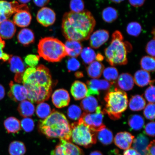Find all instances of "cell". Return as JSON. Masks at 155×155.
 <instances>
[{
	"mask_svg": "<svg viewBox=\"0 0 155 155\" xmlns=\"http://www.w3.org/2000/svg\"><path fill=\"white\" fill-rule=\"evenodd\" d=\"M22 82L28 91L27 98L39 104L49 98L52 92V81L49 69L43 65L29 67L23 74Z\"/></svg>",
	"mask_w": 155,
	"mask_h": 155,
	"instance_id": "6da1fadb",
	"label": "cell"
},
{
	"mask_svg": "<svg viewBox=\"0 0 155 155\" xmlns=\"http://www.w3.org/2000/svg\"><path fill=\"white\" fill-rule=\"evenodd\" d=\"M95 19L90 12L65 13L63 15L61 29L67 40L81 41L88 40L95 26Z\"/></svg>",
	"mask_w": 155,
	"mask_h": 155,
	"instance_id": "7a4b0ae2",
	"label": "cell"
},
{
	"mask_svg": "<svg viewBox=\"0 0 155 155\" xmlns=\"http://www.w3.org/2000/svg\"><path fill=\"white\" fill-rule=\"evenodd\" d=\"M39 130L49 139L58 138L71 142V125L62 113L53 110L46 119L39 122Z\"/></svg>",
	"mask_w": 155,
	"mask_h": 155,
	"instance_id": "3957f363",
	"label": "cell"
},
{
	"mask_svg": "<svg viewBox=\"0 0 155 155\" xmlns=\"http://www.w3.org/2000/svg\"><path fill=\"white\" fill-rule=\"evenodd\" d=\"M123 40L121 33L115 31L112 35L109 45L104 50L106 61L111 66L125 65L127 63V53L131 50V46Z\"/></svg>",
	"mask_w": 155,
	"mask_h": 155,
	"instance_id": "277c9868",
	"label": "cell"
},
{
	"mask_svg": "<svg viewBox=\"0 0 155 155\" xmlns=\"http://www.w3.org/2000/svg\"><path fill=\"white\" fill-rule=\"evenodd\" d=\"M104 100L106 106L102 111L104 113L107 114L114 120L120 119L127 107L128 100L127 93L117 88H111Z\"/></svg>",
	"mask_w": 155,
	"mask_h": 155,
	"instance_id": "5b68a950",
	"label": "cell"
},
{
	"mask_svg": "<svg viewBox=\"0 0 155 155\" xmlns=\"http://www.w3.org/2000/svg\"><path fill=\"white\" fill-rule=\"evenodd\" d=\"M40 57L50 62H58L67 56L65 45L58 39L46 37L40 40L38 45Z\"/></svg>",
	"mask_w": 155,
	"mask_h": 155,
	"instance_id": "8992f818",
	"label": "cell"
},
{
	"mask_svg": "<svg viewBox=\"0 0 155 155\" xmlns=\"http://www.w3.org/2000/svg\"><path fill=\"white\" fill-rule=\"evenodd\" d=\"M71 141L77 145L90 148L97 142V132L91 129L79 119L71 124Z\"/></svg>",
	"mask_w": 155,
	"mask_h": 155,
	"instance_id": "52a82bcc",
	"label": "cell"
},
{
	"mask_svg": "<svg viewBox=\"0 0 155 155\" xmlns=\"http://www.w3.org/2000/svg\"><path fill=\"white\" fill-rule=\"evenodd\" d=\"M104 114L102 111L101 107L98 106L96 110L95 113L90 114L84 112L82 114L80 119L91 129L97 132L106 127L103 123Z\"/></svg>",
	"mask_w": 155,
	"mask_h": 155,
	"instance_id": "ba28073f",
	"label": "cell"
},
{
	"mask_svg": "<svg viewBox=\"0 0 155 155\" xmlns=\"http://www.w3.org/2000/svg\"><path fill=\"white\" fill-rule=\"evenodd\" d=\"M22 10H29L26 4L19 5L16 1L9 2L0 0V24L7 20L13 14Z\"/></svg>",
	"mask_w": 155,
	"mask_h": 155,
	"instance_id": "9c48e42d",
	"label": "cell"
},
{
	"mask_svg": "<svg viewBox=\"0 0 155 155\" xmlns=\"http://www.w3.org/2000/svg\"><path fill=\"white\" fill-rule=\"evenodd\" d=\"M51 155H84L83 150L71 141L60 140Z\"/></svg>",
	"mask_w": 155,
	"mask_h": 155,
	"instance_id": "30bf717a",
	"label": "cell"
},
{
	"mask_svg": "<svg viewBox=\"0 0 155 155\" xmlns=\"http://www.w3.org/2000/svg\"><path fill=\"white\" fill-rule=\"evenodd\" d=\"M88 93L87 97L93 95H99L100 91L109 90L111 88L112 85L108 81L105 80H98L94 79L87 82Z\"/></svg>",
	"mask_w": 155,
	"mask_h": 155,
	"instance_id": "8fae6325",
	"label": "cell"
},
{
	"mask_svg": "<svg viewBox=\"0 0 155 155\" xmlns=\"http://www.w3.org/2000/svg\"><path fill=\"white\" fill-rule=\"evenodd\" d=\"M36 19L38 22L42 26L47 27L51 26L55 23L56 14L53 9L44 7L38 11Z\"/></svg>",
	"mask_w": 155,
	"mask_h": 155,
	"instance_id": "7c38bea8",
	"label": "cell"
},
{
	"mask_svg": "<svg viewBox=\"0 0 155 155\" xmlns=\"http://www.w3.org/2000/svg\"><path fill=\"white\" fill-rule=\"evenodd\" d=\"M10 90L8 93L9 97L15 102L22 101L28 97V92L26 87L13 81L9 83Z\"/></svg>",
	"mask_w": 155,
	"mask_h": 155,
	"instance_id": "4fadbf2b",
	"label": "cell"
},
{
	"mask_svg": "<svg viewBox=\"0 0 155 155\" xmlns=\"http://www.w3.org/2000/svg\"><path fill=\"white\" fill-rule=\"evenodd\" d=\"M70 100V96L68 92L64 89H58L52 94V102L54 105L57 108H62L68 106Z\"/></svg>",
	"mask_w": 155,
	"mask_h": 155,
	"instance_id": "5bb4252c",
	"label": "cell"
},
{
	"mask_svg": "<svg viewBox=\"0 0 155 155\" xmlns=\"http://www.w3.org/2000/svg\"><path fill=\"white\" fill-rule=\"evenodd\" d=\"M90 38L91 47L97 49L107 41L109 38V33L107 30H98L91 35Z\"/></svg>",
	"mask_w": 155,
	"mask_h": 155,
	"instance_id": "9a60e30c",
	"label": "cell"
},
{
	"mask_svg": "<svg viewBox=\"0 0 155 155\" xmlns=\"http://www.w3.org/2000/svg\"><path fill=\"white\" fill-rule=\"evenodd\" d=\"M134 137L127 132H121L116 134L114 138L115 144L120 149L127 150L130 148L134 140Z\"/></svg>",
	"mask_w": 155,
	"mask_h": 155,
	"instance_id": "2e32d148",
	"label": "cell"
},
{
	"mask_svg": "<svg viewBox=\"0 0 155 155\" xmlns=\"http://www.w3.org/2000/svg\"><path fill=\"white\" fill-rule=\"evenodd\" d=\"M29 11L22 10L15 13L13 17V22L14 24L20 28L28 26L31 24L32 18Z\"/></svg>",
	"mask_w": 155,
	"mask_h": 155,
	"instance_id": "e0dca14e",
	"label": "cell"
},
{
	"mask_svg": "<svg viewBox=\"0 0 155 155\" xmlns=\"http://www.w3.org/2000/svg\"><path fill=\"white\" fill-rule=\"evenodd\" d=\"M16 31L15 25L12 21L7 19L0 24V36L2 39L12 38Z\"/></svg>",
	"mask_w": 155,
	"mask_h": 155,
	"instance_id": "ac0fdd59",
	"label": "cell"
},
{
	"mask_svg": "<svg viewBox=\"0 0 155 155\" xmlns=\"http://www.w3.org/2000/svg\"><path fill=\"white\" fill-rule=\"evenodd\" d=\"M71 92L75 100H80L87 97L88 88L84 83L76 81L71 85Z\"/></svg>",
	"mask_w": 155,
	"mask_h": 155,
	"instance_id": "d6986e66",
	"label": "cell"
},
{
	"mask_svg": "<svg viewBox=\"0 0 155 155\" xmlns=\"http://www.w3.org/2000/svg\"><path fill=\"white\" fill-rule=\"evenodd\" d=\"M134 84L133 77L130 74L123 73L118 77L116 85L120 90L129 91L133 88Z\"/></svg>",
	"mask_w": 155,
	"mask_h": 155,
	"instance_id": "ffe728a7",
	"label": "cell"
},
{
	"mask_svg": "<svg viewBox=\"0 0 155 155\" xmlns=\"http://www.w3.org/2000/svg\"><path fill=\"white\" fill-rule=\"evenodd\" d=\"M67 56L71 58L78 57L83 49L80 42L74 40H67L64 44Z\"/></svg>",
	"mask_w": 155,
	"mask_h": 155,
	"instance_id": "44dd1931",
	"label": "cell"
},
{
	"mask_svg": "<svg viewBox=\"0 0 155 155\" xmlns=\"http://www.w3.org/2000/svg\"><path fill=\"white\" fill-rule=\"evenodd\" d=\"M17 39L19 43L24 46H28L35 41V37L33 31L31 29H22L17 35Z\"/></svg>",
	"mask_w": 155,
	"mask_h": 155,
	"instance_id": "7402d4cb",
	"label": "cell"
},
{
	"mask_svg": "<svg viewBox=\"0 0 155 155\" xmlns=\"http://www.w3.org/2000/svg\"><path fill=\"white\" fill-rule=\"evenodd\" d=\"M133 142V148L141 155H144L149 143V139L144 133H141L137 135Z\"/></svg>",
	"mask_w": 155,
	"mask_h": 155,
	"instance_id": "603a6c76",
	"label": "cell"
},
{
	"mask_svg": "<svg viewBox=\"0 0 155 155\" xmlns=\"http://www.w3.org/2000/svg\"><path fill=\"white\" fill-rule=\"evenodd\" d=\"M104 69V66L101 63L94 61L87 67V73L88 76L91 78L98 79L101 77Z\"/></svg>",
	"mask_w": 155,
	"mask_h": 155,
	"instance_id": "cb8c5ba5",
	"label": "cell"
},
{
	"mask_svg": "<svg viewBox=\"0 0 155 155\" xmlns=\"http://www.w3.org/2000/svg\"><path fill=\"white\" fill-rule=\"evenodd\" d=\"M10 69L15 74L23 75L25 71V66L21 58L17 56H12L8 61Z\"/></svg>",
	"mask_w": 155,
	"mask_h": 155,
	"instance_id": "d4e9b609",
	"label": "cell"
},
{
	"mask_svg": "<svg viewBox=\"0 0 155 155\" xmlns=\"http://www.w3.org/2000/svg\"><path fill=\"white\" fill-rule=\"evenodd\" d=\"M133 78L135 84L141 87L147 86L151 81L150 73L143 70L137 71Z\"/></svg>",
	"mask_w": 155,
	"mask_h": 155,
	"instance_id": "484cf974",
	"label": "cell"
},
{
	"mask_svg": "<svg viewBox=\"0 0 155 155\" xmlns=\"http://www.w3.org/2000/svg\"><path fill=\"white\" fill-rule=\"evenodd\" d=\"M98 101L94 96H87L82 100L81 103V108L85 112L93 113L96 111L98 106Z\"/></svg>",
	"mask_w": 155,
	"mask_h": 155,
	"instance_id": "4316f807",
	"label": "cell"
},
{
	"mask_svg": "<svg viewBox=\"0 0 155 155\" xmlns=\"http://www.w3.org/2000/svg\"><path fill=\"white\" fill-rule=\"evenodd\" d=\"M17 109L21 116L23 117H28L33 115L35 107L30 101L25 100L19 104Z\"/></svg>",
	"mask_w": 155,
	"mask_h": 155,
	"instance_id": "83f0119b",
	"label": "cell"
},
{
	"mask_svg": "<svg viewBox=\"0 0 155 155\" xmlns=\"http://www.w3.org/2000/svg\"><path fill=\"white\" fill-rule=\"evenodd\" d=\"M4 126L8 133H16L21 129L20 121L17 118L10 117L6 119L4 122Z\"/></svg>",
	"mask_w": 155,
	"mask_h": 155,
	"instance_id": "f1b7e54d",
	"label": "cell"
},
{
	"mask_svg": "<svg viewBox=\"0 0 155 155\" xmlns=\"http://www.w3.org/2000/svg\"><path fill=\"white\" fill-rule=\"evenodd\" d=\"M146 104V101L142 96L136 95L132 96L130 100L129 108L133 111H140L144 108Z\"/></svg>",
	"mask_w": 155,
	"mask_h": 155,
	"instance_id": "f546056e",
	"label": "cell"
},
{
	"mask_svg": "<svg viewBox=\"0 0 155 155\" xmlns=\"http://www.w3.org/2000/svg\"><path fill=\"white\" fill-rule=\"evenodd\" d=\"M97 137L99 141L105 145L111 144L114 139L112 132L106 127L97 132Z\"/></svg>",
	"mask_w": 155,
	"mask_h": 155,
	"instance_id": "4dcf8cb0",
	"label": "cell"
},
{
	"mask_svg": "<svg viewBox=\"0 0 155 155\" xmlns=\"http://www.w3.org/2000/svg\"><path fill=\"white\" fill-rule=\"evenodd\" d=\"M128 123L132 130L139 131L144 127L145 121L142 116L136 114L129 116L128 120Z\"/></svg>",
	"mask_w": 155,
	"mask_h": 155,
	"instance_id": "1f68e13d",
	"label": "cell"
},
{
	"mask_svg": "<svg viewBox=\"0 0 155 155\" xmlns=\"http://www.w3.org/2000/svg\"><path fill=\"white\" fill-rule=\"evenodd\" d=\"M10 155H24L26 152V148L24 143L19 141H14L9 145Z\"/></svg>",
	"mask_w": 155,
	"mask_h": 155,
	"instance_id": "d6a6232c",
	"label": "cell"
},
{
	"mask_svg": "<svg viewBox=\"0 0 155 155\" xmlns=\"http://www.w3.org/2000/svg\"><path fill=\"white\" fill-rule=\"evenodd\" d=\"M102 15L103 19L105 22L111 23L117 18L118 11L113 7H107L102 11Z\"/></svg>",
	"mask_w": 155,
	"mask_h": 155,
	"instance_id": "836d02e7",
	"label": "cell"
},
{
	"mask_svg": "<svg viewBox=\"0 0 155 155\" xmlns=\"http://www.w3.org/2000/svg\"><path fill=\"white\" fill-rule=\"evenodd\" d=\"M103 76L106 80L112 85L116 83L119 77V72L116 68L108 67L104 69Z\"/></svg>",
	"mask_w": 155,
	"mask_h": 155,
	"instance_id": "e575fe53",
	"label": "cell"
},
{
	"mask_svg": "<svg viewBox=\"0 0 155 155\" xmlns=\"http://www.w3.org/2000/svg\"><path fill=\"white\" fill-rule=\"evenodd\" d=\"M140 65L143 70L148 72H154L155 61L154 58L148 56H144L141 59Z\"/></svg>",
	"mask_w": 155,
	"mask_h": 155,
	"instance_id": "d590c367",
	"label": "cell"
},
{
	"mask_svg": "<svg viewBox=\"0 0 155 155\" xmlns=\"http://www.w3.org/2000/svg\"><path fill=\"white\" fill-rule=\"evenodd\" d=\"M52 111L49 104L43 102L39 103L36 108L37 115L42 119H45L48 117Z\"/></svg>",
	"mask_w": 155,
	"mask_h": 155,
	"instance_id": "8d00e7d4",
	"label": "cell"
},
{
	"mask_svg": "<svg viewBox=\"0 0 155 155\" xmlns=\"http://www.w3.org/2000/svg\"><path fill=\"white\" fill-rule=\"evenodd\" d=\"M81 57L86 64H90L96 59V54L94 50L89 47L82 49L81 53Z\"/></svg>",
	"mask_w": 155,
	"mask_h": 155,
	"instance_id": "74e56055",
	"label": "cell"
},
{
	"mask_svg": "<svg viewBox=\"0 0 155 155\" xmlns=\"http://www.w3.org/2000/svg\"><path fill=\"white\" fill-rule=\"evenodd\" d=\"M82 110L79 107L73 104L68 108L67 115L69 119L73 120H77L80 119L82 115Z\"/></svg>",
	"mask_w": 155,
	"mask_h": 155,
	"instance_id": "f35d334b",
	"label": "cell"
},
{
	"mask_svg": "<svg viewBox=\"0 0 155 155\" xmlns=\"http://www.w3.org/2000/svg\"><path fill=\"white\" fill-rule=\"evenodd\" d=\"M142 28L139 23L133 22L127 25V31L128 34L135 37L138 36L141 33Z\"/></svg>",
	"mask_w": 155,
	"mask_h": 155,
	"instance_id": "ab89813d",
	"label": "cell"
},
{
	"mask_svg": "<svg viewBox=\"0 0 155 155\" xmlns=\"http://www.w3.org/2000/svg\"><path fill=\"white\" fill-rule=\"evenodd\" d=\"M69 6L72 12L79 13L84 11V4L83 0H71Z\"/></svg>",
	"mask_w": 155,
	"mask_h": 155,
	"instance_id": "60d3db41",
	"label": "cell"
},
{
	"mask_svg": "<svg viewBox=\"0 0 155 155\" xmlns=\"http://www.w3.org/2000/svg\"><path fill=\"white\" fill-rule=\"evenodd\" d=\"M155 104L150 103L147 104L145 107L143 114L147 119L154 120L155 119Z\"/></svg>",
	"mask_w": 155,
	"mask_h": 155,
	"instance_id": "b9f144b4",
	"label": "cell"
},
{
	"mask_svg": "<svg viewBox=\"0 0 155 155\" xmlns=\"http://www.w3.org/2000/svg\"><path fill=\"white\" fill-rule=\"evenodd\" d=\"M21 127L26 132H31L33 130L35 127L34 121L31 118L25 117L21 121Z\"/></svg>",
	"mask_w": 155,
	"mask_h": 155,
	"instance_id": "7bdbcfd3",
	"label": "cell"
},
{
	"mask_svg": "<svg viewBox=\"0 0 155 155\" xmlns=\"http://www.w3.org/2000/svg\"><path fill=\"white\" fill-rule=\"evenodd\" d=\"M40 58V56L38 55L29 54L25 58V61L28 66L34 68L38 65Z\"/></svg>",
	"mask_w": 155,
	"mask_h": 155,
	"instance_id": "ee69618b",
	"label": "cell"
},
{
	"mask_svg": "<svg viewBox=\"0 0 155 155\" xmlns=\"http://www.w3.org/2000/svg\"><path fill=\"white\" fill-rule=\"evenodd\" d=\"M150 86L145 90L144 96L145 99L148 102L154 103L155 101V87L153 84H150Z\"/></svg>",
	"mask_w": 155,
	"mask_h": 155,
	"instance_id": "f6af8a7d",
	"label": "cell"
},
{
	"mask_svg": "<svg viewBox=\"0 0 155 155\" xmlns=\"http://www.w3.org/2000/svg\"><path fill=\"white\" fill-rule=\"evenodd\" d=\"M68 70L70 71H73L77 70L80 67L79 62L75 58H71L68 60L67 63Z\"/></svg>",
	"mask_w": 155,
	"mask_h": 155,
	"instance_id": "bcb514c9",
	"label": "cell"
},
{
	"mask_svg": "<svg viewBox=\"0 0 155 155\" xmlns=\"http://www.w3.org/2000/svg\"><path fill=\"white\" fill-rule=\"evenodd\" d=\"M155 122L151 121L147 124L144 128V133L149 136L154 137L155 136Z\"/></svg>",
	"mask_w": 155,
	"mask_h": 155,
	"instance_id": "7dc6e473",
	"label": "cell"
},
{
	"mask_svg": "<svg viewBox=\"0 0 155 155\" xmlns=\"http://www.w3.org/2000/svg\"><path fill=\"white\" fill-rule=\"evenodd\" d=\"M147 53L150 57L155 58V40H151L147 44L145 48Z\"/></svg>",
	"mask_w": 155,
	"mask_h": 155,
	"instance_id": "c3c4849f",
	"label": "cell"
},
{
	"mask_svg": "<svg viewBox=\"0 0 155 155\" xmlns=\"http://www.w3.org/2000/svg\"><path fill=\"white\" fill-rule=\"evenodd\" d=\"M155 141H151L146 148L144 155H155Z\"/></svg>",
	"mask_w": 155,
	"mask_h": 155,
	"instance_id": "681fc988",
	"label": "cell"
},
{
	"mask_svg": "<svg viewBox=\"0 0 155 155\" xmlns=\"http://www.w3.org/2000/svg\"><path fill=\"white\" fill-rule=\"evenodd\" d=\"M145 0H129L130 4L135 7L142 6L144 5Z\"/></svg>",
	"mask_w": 155,
	"mask_h": 155,
	"instance_id": "f907efd6",
	"label": "cell"
},
{
	"mask_svg": "<svg viewBox=\"0 0 155 155\" xmlns=\"http://www.w3.org/2000/svg\"><path fill=\"white\" fill-rule=\"evenodd\" d=\"M123 155H141L135 149L130 148L124 151Z\"/></svg>",
	"mask_w": 155,
	"mask_h": 155,
	"instance_id": "816d5d0a",
	"label": "cell"
},
{
	"mask_svg": "<svg viewBox=\"0 0 155 155\" xmlns=\"http://www.w3.org/2000/svg\"><path fill=\"white\" fill-rule=\"evenodd\" d=\"M50 0H33L35 5L39 7H42L47 5Z\"/></svg>",
	"mask_w": 155,
	"mask_h": 155,
	"instance_id": "f5cc1de1",
	"label": "cell"
},
{
	"mask_svg": "<svg viewBox=\"0 0 155 155\" xmlns=\"http://www.w3.org/2000/svg\"><path fill=\"white\" fill-rule=\"evenodd\" d=\"M5 46V42L2 40L0 36V60H2V57L4 52L3 49Z\"/></svg>",
	"mask_w": 155,
	"mask_h": 155,
	"instance_id": "db71d44e",
	"label": "cell"
},
{
	"mask_svg": "<svg viewBox=\"0 0 155 155\" xmlns=\"http://www.w3.org/2000/svg\"><path fill=\"white\" fill-rule=\"evenodd\" d=\"M5 95V91L4 87L0 84V100H2Z\"/></svg>",
	"mask_w": 155,
	"mask_h": 155,
	"instance_id": "11a10c76",
	"label": "cell"
},
{
	"mask_svg": "<svg viewBox=\"0 0 155 155\" xmlns=\"http://www.w3.org/2000/svg\"><path fill=\"white\" fill-rule=\"evenodd\" d=\"M12 55H9L6 53H4L2 57V60L3 61L5 62L9 61Z\"/></svg>",
	"mask_w": 155,
	"mask_h": 155,
	"instance_id": "9f6ffc18",
	"label": "cell"
},
{
	"mask_svg": "<svg viewBox=\"0 0 155 155\" xmlns=\"http://www.w3.org/2000/svg\"><path fill=\"white\" fill-rule=\"evenodd\" d=\"M104 59V57L101 54H98L96 55V59L98 61H101Z\"/></svg>",
	"mask_w": 155,
	"mask_h": 155,
	"instance_id": "6f0895ef",
	"label": "cell"
},
{
	"mask_svg": "<svg viewBox=\"0 0 155 155\" xmlns=\"http://www.w3.org/2000/svg\"><path fill=\"white\" fill-rule=\"evenodd\" d=\"M90 155H103L101 152L98 150L94 151L91 153Z\"/></svg>",
	"mask_w": 155,
	"mask_h": 155,
	"instance_id": "680465c9",
	"label": "cell"
},
{
	"mask_svg": "<svg viewBox=\"0 0 155 155\" xmlns=\"http://www.w3.org/2000/svg\"><path fill=\"white\" fill-rule=\"evenodd\" d=\"M75 76H76L77 78H81L83 76V74L82 72H77L75 73Z\"/></svg>",
	"mask_w": 155,
	"mask_h": 155,
	"instance_id": "91938a15",
	"label": "cell"
},
{
	"mask_svg": "<svg viewBox=\"0 0 155 155\" xmlns=\"http://www.w3.org/2000/svg\"><path fill=\"white\" fill-rule=\"evenodd\" d=\"M19 2L25 4L28 3L31 1V0H18Z\"/></svg>",
	"mask_w": 155,
	"mask_h": 155,
	"instance_id": "94428289",
	"label": "cell"
},
{
	"mask_svg": "<svg viewBox=\"0 0 155 155\" xmlns=\"http://www.w3.org/2000/svg\"><path fill=\"white\" fill-rule=\"evenodd\" d=\"M110 1L114 3H119L124 1V0H110Z\"/></svg>",
	"mask_w": 155,
	"mask_h": 155,
	"instance_id": "6125c7cd",
	"label": "cell"
}]
</instances>
